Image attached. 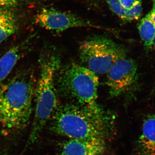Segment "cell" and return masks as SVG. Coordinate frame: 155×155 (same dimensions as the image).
<instances>
[{
  "label": "cell",
  "mask_w": 155,
  "mask_h": 155,
  "mask_svg": "<svg viewBox=\"0 0 155 155\" xmlns=\"http://www.w3.org/2000/svg\"><path fill=\"white\" fill-rule=\"evenodd\" d=\"M153 46L154 47L155 50V36L154 38L153 41ZM154 91H155V86L154 87V89L153 90Z\"/></svg>",
  "instance_id": "ac0fdd59"
},
{
  "label": "cell",
  "mask_w": 155,
  "mask_h": 155,
  "mask_svg": "<svg viewBox=\"0 0 155 155\" xmlns=\"http://www.w3.org/2000/svg\"><path fill=\"white\" fill-rule=\"evenodd\" d=\"M136 155H155V115L149 114L143 123L136 146Z\"/></svg>",
  "instance_id": "9c48e42d"
},
{
  "label": "cell",
  "mask_w": 155,
  "mask_h": 155,
  "mask_svg": "<svg viewBox=\"0 0 155 155\" xmlns=\"http://www.w3.org/2000/svg\"><path fill=\"white\" fill-rule=\"evenodd\" d=\"M35 23L41 27L54 32H62L70 28L91 27L111 30L97 25L76 14L63 12L53 8H43L35 16Z\"/></svg>",
  "instance_id": "52a82bcc"
},
{
  "label": "cell",
  "mask_w": 155,
  "mask_h": 155,
  "mask_svg": "<svg viewBox=\"0 0 155 155\" xmlns=\"http://www.w3.org/2000/svg\"><path fill=\"white\" fill-rule=\"evenodd\" d=\"M79 57L87 68L96 74H106L118 60L126 56L121 45L103 35L91 37L79 47Z\"/></svg>",
  "instance_id": "5b68a950"
},
{
  "label": "cell",
  "mask_w": 155,
  "mask_h": 155,
  "mask_svg": "<svg viewBox=\"0 0 155 155\" xmlns=\"http://www.w3.org/2000/svg\"><path fill=\"white\" fill-rule=\"evenodd\" d=\"M149 13L150 19L155 25V0H153V8Z\"/></svg>",
  "instance_id": "e0dca14e"
},
{
  "label": "cell",
  "mask_w": 155,
  "mask_h": 155,
  "mask_svg": "<svg viewBox=\"0 0 155 155\" xmlns=\"http://www.w3.org/2000/svg\"><path fill=\"white\" fill-rule=\"evenodd\" d=\"M49 121L50 130L68 139L98 140L107 143L116 134L113 115L97 113L73 104L58 106Z\"/></svg>",
  "instance_id": "6da1fadb"
},
{
  "label": "cell",
  "mask_w": 155,
  "mask_h": 155,
  "mask_svg": "<svg viewBox=\"0 0 155 155\" xmlns=\"http://www.w3.org/2000/svg\"><path fill=\"white\" fill-rule=\"evenodd\" d=\"M107 143L98 140L68 138L60 144L58 155H103Z\"/></svg>",
  "instance_id": "ba28073f"
},
{
  "label": "cell",
  "mask_w": 155,
  "mask_h": 155,
  "mask_svg": "<svg viewBox=\"0 0 155 155\" xmlns=\"http://www.w3.org/2000/svg\"><path fill=\"white\" fill-rule=\"evenodd\" d=\"M99 78L86 67L71 63L60 67L56 75L57 93L72 100L74 104L97 113L105 112L97 102Z\"/></svg>",
  "instance_id": "277c9868"
},
{
  "label": "cell",
  "mask_w": 155,
  "mask_h": 155,
  "mask_svg": "<svg viewBox=\"0 0 155 155\" xmlns=\"http://www.w3.org/2000/svg\"><path fill=\"white\" fill-rule=\"evenodd\" d=\"M39 64V75L35 92L34 117L28 140L20 155H23L37 141L45 125L58 106L55 78L61 67V58L51 51H44L40 56Z\"/></svg>",
  "instance_id": "3957f363"
},
{
  "label": "cell",
  "mask_w": 155,
  "mask_h": 155,
  "mask_svg": "<svg viewBox=\"0 0 155 155\" xmlns=\"http://www.w3.org/2000/svg\"><path fill=\"white\" fill-rule=\"evenodd\" d=\"M106 74V83L112 97L132 91L138 83L137 64L127 55L118 60Z\"/></svg>",
  "instance_id": "8992f818"
},
{
  "label": "cell",
  "mask_w": 155,
  "mask_h": 155,
  "mask_svg": "<svg viewBox=\"0 0 155 155\" xmlns=\"http://www.w3.org/2000/svg\"><path fill=\"white\" fill-rule=\"evenodd\" d=\"M111 11L124 21L126 9L123 8L120 0H105Z\"/></svg>",
  "instance_id": "5bb4252c"
},
{
  "label": "cell",
  "mask_w": 155,
  "mask_h": 155,
  "mask_svg": "<svg viewBox=\"0 0 155 155\" xmlns=\"http://www.w3.org/2000/svg\"><path fill=\"white\" fill-rule=\"evenodd\" d=\"M137 28L145 49L148 51L152 48L155 36V25L150 19V13L140 21Z\"/></svg>",
  "instance_id": "7c38bea8"
},
{
  "label": "cell",
  "mask_w": 155,
  "mask_h": 155,
  "mask_svg": "<svg viewBox=\"0 0 155 155\" xmlns=\"http://www.w3.org/2000/svg\"><path fill=\"white\" fill-rule=\"evenodd\" d=\"M142 7L141 0L137 1L134 5L128 10H126L124 21H131L137 20L141 16Z\"/></svg>",
  "instance_id": "4fadbf2b"
},
{
  "label": "cell",
  "mask_w": 155,
  "mask_h": 155,
  "mask_svg": "<svg viewBox=\"0 0 155 155\" xmlns=\"http://www.w3.org/2000/svg\"><path fill=\"white\" fill-rule=\"evenodd\" d=\"M136 1L137 0H120L122 6L126 10L130 9Z\"/></svg>",
  "instance_id": "2e32d148"
},
{
  "label": "cell",
  "mask_w": 155,
  "mask_h": 155,
  "mask_svg": "<svg viewBox=\"0 0 155 155\" xmlns=\"http://www.w3.org/2000/svg\"><path fill=\"white\" fill-rule=\"evenodd\" d=\"M17 21L8 7H0V43L16 32Z\"/></svg>",
  "instance_id": "8fae6325"
},
{
  "label": "cell",
  "mask_w": 155,
  "mask_h": 155,
  "mask_svg": "<svg viewBox=\"0 0 155 155\" xmlns=\"http://www.w3.org/2000/svg\"><path fill=\"white\" fill-rule=\"evenodd\" d=\"M18 2H26L30 1V0H17Z\"/></svg>",
  "instance_id": "d6986e66"
},
{
  "label": "cell",
  "mask_w": 155,
  "mask_h": 155,
  "mask_svg": "<svg viewBox=\"0 0 155 155\" xmlns=\"http://www.w3.org/2000/svg\"><path fill=\"white\" fill-rule=\"evenodd\" d=\"M17 0H0V7H11L18 4Z\"/></svg>",
  "instance_id": "9a60e30c"
},
{
  "label": "cell",
  "mask_w": 155,
  "mask_h": 155,
  "mask_svg": "<svg viewBox=\"0 0 155 155\" xmlns=\"http://www.w3.org/2000/svg\"><path fill=\"white\" fill-rule=\"evenodd\" d=\"M25 45L24 43L14 46L0 58V86L26 54L28 47Z\"/></svg>",
  "instance_id": "30bf717a"
},
{
  "label": "cell",
  "mask_w": 155,
  "mask_h": 155,
  "mask_svg": "<svg viewBox=\"0 0 155 155\" xmlns=\"http://www.w3.org/2000/svg\"><path fill=\"white\" fill-rule=\"evenodd\" d=\"M36 80L31 69H25L0 86V128L13 131L22 130L33 112Z\"/></svg>",
  "instance_id": "7a4b0ae2"
}]
</instances>
